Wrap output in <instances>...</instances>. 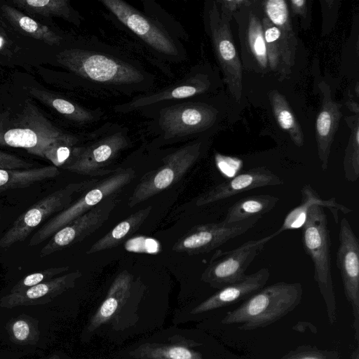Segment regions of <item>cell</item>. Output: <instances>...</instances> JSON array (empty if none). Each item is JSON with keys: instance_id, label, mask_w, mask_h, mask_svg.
I'll use <instances>...</instances> for the list:
<instances>
[{"instance_id": "36", "label": "cell", "mask_w": 359, "mask_h": 359, "mask_svg": "<svg viewBox=\"0 0 359 359\" xmlns=\"http://www.w3.org/2000/svg\"><path fill=\"white\" fill-rule=\"evenodd\" d=\"M69 266H63L57 267H51L41 271L31 273L25 277L18 285L17 288L30 287L37 284L44 283L47 279H51L53 277L67 271Z\"/></svg>"}, {"instance_id": "6", "label": "cell", "mask_w": 359, "mask_h": 359, "mask_svg": "<svg viewBox=\"0 0 359 359\" xmlns=\"http://www.w3.org/2000/svg\"><path fill=\"white\" fill-rule=\"evenodd\" d=\"M68 135L55 127L30 103H26L19 112H5L0 116V146L25 149L42 158L50 144Z\"/></svg>"}, {"instance_id": "23", "label": "cell", "mask_w": 359, "mask_h": 359, "mask_svg": "<svg viewBox=\"0 0 359 359\" xmlns=\"http://www.w3.org/2000/svg\"><path fill=\"white\" fill-rule=\"evenodd\" d=\"M195 341L177 344L144 343L129 351L135 359H203L201 354L190 347L199 346Z\"/></svg>"}, {"instance_id": "14", "label": "cell", "mask_w": 359, "mask_h": 359, "mask_svg": "<svg viewBox=\"0 0 359 359\" xmlns=\"http://www.w3.org/2000/svg\"><path fill=\"white\" fill-rule=\"evenodd\" d=\"M337 266L342 280L345 297L352 309L353 328L359 341V240L346 217L339 224Z\"/></svg>"}, {"instance_id": "41", "label": "cell", "mask_w": 359, "mask_h": 359, "mask_svg": "<svg viewBox=\"0 0 359 359\" xmlns=\"http://www.w3.org/2000/svg\"><path fill=\"white\" fill-rule=\"evenodd\" d=\"M290 6L292 12L299 15L302 20H304L308 16V6L306 0H290Z\"/></svg>"}, {"instance_id": "17", "label": "cell", "mask_w": 359, "mask_h": 359, "mask_svg": "<svg viewBox=\"0 0 359 359\" xmlns=\"http://www.w3.org/2000/svg\"><path fill=\"white\" fill-rule=\"evenodd\" d=\"M283 183L280 177L266 168H254L224 181L203 193L196 199V205L203 206L250 190Z\"/></svg>"}, {"instance_id": "21", "label": "cell", "mask_w": 359, "mask_h": 359, "mask_svg": "<svg viewBox=\"0 0 359 359\" xmlns=\"http://www.w3.org/2000/svg\"><path fill=\"white\" fill-rule=\"evenodd\" d=\"M262 24L269 69L281 74H290L294 63L296 49L284 39L280 29L266 16L262 18Z\"/></svg>"}, {"instance_id": "5", "label": "cell", "mask_w": 359, "mask_h": 359, "mask_svg": "<svg viewBox=\"0 0 359 359\" xmlns=\"http://www.w3.org/2000/svg\"><path fill=\"white\" fill-rule=\"evenodd\" d=\"M325 208H310L302 230L305 252L313 264V277L322 295L330 325L337 320V304L332 275L331 238Z\"/></svg>"}, {"instance_id": "19", "label": "cell", "mask_w": 359, "mask_h": 359, "mask_svg": "<svg viewBox=\"0 0 359 359\" xmlns=\"http://www.w3.org/2000/svg\"><path fill=\"white\" fill-rule=\"evenodd\" d=\"M319 86L322 93V105L316 121V139L320 166L323 170H326L341 112V105L332 97L329 85L322 81Z\"/></svg>"}, {"instance_id": "28", "label": "cell", "mask_w": 359, "mask_h": 359, "mask_svg": "<svg viewBox=\"0 0 359 359\" xmlns=\"http://www.w3.org/2000/svg\"><path fill=\"white\" fill-rule=\"evenodd\" d=\"M1 10L12 25L29 36L50 46H59L62 43V37L48 27L36 22L13 7L3 5Z\"/></svg>"}, {"instance_id": "39", "label": "cell", "mask_w": 359, "mask_h": 359, "mask_svg": "<svg viewBox=\"0 0 359 359\" xmlns=\"http://www.w3.org/2000/svg\"><path fill=\"white\" fill-rule=\"evenodd\" d=\"M216 3L220 13L230 21L236 11L243 6H248L252 2L246 0H221Z\"/></svg>"}, {"instance_id": "7", "label": "cell", "mask_w": 359, "mask_h": 359, "mask_svg": "<svg viewBox=\"0 0 359 359\" xmlns=\"http://www.w3.org/2000/svg\"><path fill=\"white\" fill-rule=\"evenodd\" d=\"M93 134L95 140L87 145L76 147L63 169L92 177L105 176L115 170L107 167L131 145L128 128L107 123Z\"/></svg>"}, {"instance_id": "3", "label": "cell", "mask_w": 359, "mask_h": 359, "mask_svg": "<svg viewBox=\"0 0 359 359\" xmlns=\"http://www.w3.org/2000/svg\"><path fill=\"white\" fill-rule=\"evenodd\" d=\"M100 3L125 27L136 35L154 55L170 62H182L187 54L182 41L164 25L149 0L141 11L123 0H100Z\"/></svg>"}, {"instance_id": "9", "label": "cell", "mask_w": 359, "mask_h": 359, "mask_svg": "<svg viewBox=\"0 0 359 359\" xmlns=\"http://www.w3.org/2000/svg\"><path fill=\"white\" fill-rule=\"evenodd\" d=\"M204 146V138L198 137L164 156L161 166L142 176L129 197V207H134L178 182L199 159Z\"/></svg>"}, {"instance_id": "29", "label": "cell", "mask_w": 359, "mask_h": 359, "mask_svg": "<svg viewBox=\"0 0 359 359\" xmlns=\"http://www.w3.org/2000/svg\"><path fill=\"white\" fill-rule=\"evenodd\" d=\"M13 4L31 14L60 16L79 25L81 17L67 0H15Z\"/></svg>"}, {"instance_id": "2", "label": "cell", "mask_w": 359, "mask_h": 359, "mask_svg": "<svg viewBox=\"0 0 359 359\" xmlns=\"http://www.w3.org/2000/svg\"><path fill=\"white\" fill-rule=\"evenodd\" d=\"M194 98L163 105L144 115L149 119L144 130L151 138L149 146L156 147L185 141L215 124L218 109Z\"/></svg>"}, {"instance_id": "38", "label": "cell", "mask_w": 359, "mask_h": 359, "mask_svg": "<svg viewBox=\"0 0 359 359\" xmlns=\"http://www.w3.org/2000/svg\"><path fill=\"white\" fill-rule=\"evenodd\" d=\"M34 165L15 155L0 151V169L25 170L32 168Z\"/></svg>"}, {"instance_id": "1", "label": "cell", "mask_w": 359, "mask_h": 359, "mask_svg": "<svg viewBox=\"0 0 359 359\" xmlns=\"http://www.w3.org/2000/svg\"><path fill=\"white\" fill-rule=\"evenodd\" d=\"M56 61L95 93L138 95L153 90L156 85L154 74L140 61L93 36L62 49Z\"/></svg>"}, {"instance_id": "35", "label": "cell", "mask_w": 359, "mask_h": 359, "mask_svg": "<svg viewBox=\"0 0 359 359\" xmlns=\"http://www.w3.org/2000/svg\"><path fill=\"white\" fill-rule=\"evenodd\" d=\"M280 359H340V354L336 351L323 350L311 345H302L289 351Z\"/></svg>"}, {"instance_id": "16", "label": "cell", "mask_w": 359, "mask_h": 359, "mask_svg": "<svg viewBox=\"0 0 359 359\" xmlns=\"http://www.w3.org/2000/svg\"><path fill=\"white\" fill-rule=\"evenodd\" d=\"M117 202L116 194L111 195L59 229L41 248L39 256H48L84 240L106 222Z\"/></svg>"}, {"instance_id": "31", "label": "cell", "mask_w": 359, "mask_h": 359, "mask_svg": "<svg viewBox=\"0 0 359 359\" xmlns=\"http://www.w3.org/2000/svg\"><path fill=\"white\" fill-rule=\"evenodd\" d=\"M245 41L248 51L258 67L262 71L267 70L269 60L262 21L252 11L248 18Z\"/></svg>"}, {"instance_id": "26", "label": "cell", "mask_w": 359, "mask_h": 359, "mask_svg": "<svg viewBox=\"0 0 359 359\" xmlns=\"http://www.w3.org/2000/svg\"><path fill=\"white\" fill-rule=\"evenodd\" d=\"M278 201V197L269 194L242 198L228 209L224 222L233 223L255 217H262L271 211Z\"/></svg>"}, {"instance_id": "4", "label": "cell", "mask_w": 359, "mask_h": 359, "mask_svg": "<svg viewBox=\"0 0 359 359\" xmlns=\"http://www.w3.org/2000/svg\"><path fill=\"white\" fill-rule=\"evenodd\" d=\"M300 283L278 282L264 287L222 320L224 325L241 323L238 330H254L267 327L293 311L300 303Z\"/></svg>"}, {"instance_id": "15", "label": "cell", "mask_w": 359, "mask_h": 359, "mask_svg": "<svg viewBox=\"0 0 359 359\" xmlns=\"http://www.w3.org/2000/svg\"><path fill=\"white\" fill-rule=\"evenodd\" d=\"M260 218L255 217L238 222L222 221L196 226L175 243L172 250L189 255L210 252L247 232Z\"/></svg>"}, {"instance_id": "12", "label": "cell", "mask_w": 359, "mask_h": 359, "mask_svg": "<svg viewBox=\"0 0 359 359\" xmlns=\"http://www.w3.org/2000/svg\"><path fill=\"white\" fill-rule=\"evenodd\" d=\"M71 183L43 198L21 214L0 238V248H6L24 241L47 218L69 207L76 194L95 182Z\"/></svg>"}, {"instance_id": "33", "label": "cell", "mask_w": 359, "mask_h": 359, "mask_svg": "<svg viewBox=\"0 0 359 359\" xmlns=\"http://www.w3.org/2000/svg\"><path fill=\"white\" fill-rule=\"evenodd\" d=\"M348 123L351 132L345 150L343 166L346 180L351 182H355L359 177V123L358 116H356L355 120L352 119Z\"/></svg>"}, {"instance_id": "10", "label": "cell", "mask_w": 359, "mask_h": 359, "mask_svg": "<svg viewBox=\"0 0 359 359\" xmlns=\"http://www.w3.org/2000/svg\"><path fill=\"white\" fill-rule=\"evenodd\" d=\"M135 177L130 168H117L107 177L98 180L69 207L46 222L32 236L29 245H37L50 238L59 229L87 212L106 198L116 194Z\"/></svg>"}, {"instance_id": "13", "label": "cell", "mask_w": 359, "mask_h": 359, "mask_svg": "<svg viewBox=\"0 0 359 359\" xmlns=\"http://www.w3.org/2000/svg\"><path fill=\"white\" fill-rule=\"evenodd\" d=\"M269 236L245 242L239 247L218 251L201 275V280L210 287L221 289L242 280L256 256L270 241Z\"/></svg>"}, {"instance_id": "34", "label": "cell", "mask_w": 359, "mask_h": 359, "mask_svg": "<svg viewBox=\"0 0 359 359\" xmlns=\"http://www.w3.org/2000/svg\"><path fill=\"white\" fill-rule=\"evenodd\" d=\"M79 140L69 134L66 137L50 144L44 151L43 158L56 167L63 168L71 159Z\"/></svg>"}, {"instance_id": "40", "label": "cell", "mask_w": 359, "mask_h": 359, "mask_svg": "<svg viewBox=\"0 0 359 359\" xmlns=\"http://www.w3.org/2000/svg\"><path fill=\"white\" fill-rule=\"evenodd\" d=\"M13 332L15 338L20 341L25 340L29 334L28 324L24 320L16 321L13 326Z\"/></svg>"}, {"instance_id": "25", "label": "cell", "mask_w": 359, "mask_h": 359, "mask_svg": "<svg viewBox=\"0 0 359 359\" xmlns=\"http://www.w3.org/2000/svg\"><path fill=\"white\" fill-rule=\"evenodd\" d=\"M151 210V206H149L130 215L93 244L86 253L90 255L118 246L140 229Z\"/></svg>"}, {"instance_id": "20", "label": "cell", "mask_w": 359, "mask_h": 359, "mask_svg": "<svg viewBox=\"0 0 359 359\" xmlns=\"http://www.w3.org/2000/svg\"><path fill=\"white\" fill-rule=\"evenodd\" d=\"M301 196L300 204L285 215L280 227L275 233L269 235L271 240L285 231L302 228L306 222L309 210L313 205H319L329 210L336 223L339 221V211L344 214L352 212L350 208L337 202L335 198H322L310 184H304L302 187Z\"/></svg>"}, {"instance_id": "27", "label": "cell", "mask_w": 359, "mask_h": 359, "mask_svg": "<svg viewBox=\"0 0 359 359\" xmlns=\"http://www.w3.org/2000/svg\"><path fill=\"white\" fill-rule=\"evenodd\" d=\"M59 174L58 168L54 165L25 170L0 169V192L26 188L37 182L54 178Z\"/></svg>"}, {"instance_id": "44", "label": "cell", "mask_w": 359, "mask_h": 359, "mask_svg": "<svg viewBox=\"0 0 359 359\" xmlns=\"http://www.w3.org/2000/svg\"><path fill=\"white\" fill-rule=\"evenodd\" d=\"M5 45V41L4 38L0 35V50H1Z\"/></svg>"}, {"instance_id": "43", "label": "cell", "mask_w": 359, "mask_h": 359, "mask_svg": "<svg viewBox=\"0 0 359 359\" xmlns=\"http://www.w3.org/2000/svg\"><path fill=\"white\" fill-rule=\"evenodd\" d=\"M349 359H359V348L356 347L352 352Z\"/></svg>"}, {"instance_id": "37", "label": "cell", "mask_w": 359, "mask_h": 359, "mask_svg": "<svg viewBox=\"0 0 359 359\" xmlns=\"http://www.w3.org/2000/svg\"><path fill=\"white\" fill-rule=\"evenodd\" d=\"M125 248L131 252L157 253L160 250V244L151 238L137 237L127 241Z\"/></svg>"}, {"instance_id": "32", "label": "cell", "mask_w": 359, "mask_h": 359, "mask_svg": "<svg viewBox=\"0 0 359 359\" xmlns=\"http://www.w3.org/2000/svg\"><path fill=\"white\" fill-rule=\"evenodd\" d=\"M266 17L277 27L284 39L295 49L297 40L291 22L288 5L285 0H268L264 3Z\"/></svg>"}, {"instance_id": "30", "label": "cell", "mask_w": 359, "mask_h": 359, "mask_svg": "<svg viewBox=\"0 0 359 359\" xmlns=\"http://www.w3.org/2000/svg\"><path fill=\"white\" fill-rule=\"evenodd\" d=\"M269 97L273 114L279 126L288 133L297 146H303V131L285 97L277 90L271 91Z\"/></svg>"}, {"instance_id": "22", "label": "cell", "mask_w": 359, "mask_h": 359, "mask_svg": "<svg viewBox=\"0 0 359 359\" xmlns=\"http://www.w3.org/2000/svg\"><path fill=\"white\" fill-rule=\"evenodd\" d=\"M132 276L123 271L111 283L107 294L90 320L88 331L93 332L108 322L128 299L132 286Z\"/></svg>"}, {"instance_id": "8", "label": "cell", "mask_w": 359, "mask_h": 359, "mask_svg": "<svg viewBox=\"0 0 359 359\" xmlns=\"http://www.w3.org/2000/svg\"><path fill=\"white\" fill-rule=\"evenodd\" d=\"M203 20L224 81L233 99L240 102L243 95L242 65L234 45L230 21L219 12L216 1H206Z\"/></svg>"}, {"instance_id": "42", "label": "cell", "mask_w": 359, "mask_h": 359, "mask_svg": "<svg viewBox=\"0 0 359 359\" xmlns=\"http://www.w3.org/2000/svg\"><path fill=\"white\" fill-rule=\"evenodd\" d=\"M346 104L351 111L355 113L357 116L358 115L359 108L356 102L354 101H348Z\"/></svg>"}, {"instance_id": "18", "label": "cell", "mask_w": 359, "mask_h": 359, "mask_svg": "<svg viewBox=\"0 0 359 359\" xmlns=\"http://www.w3.org/2000/svg\"><path fill=\"white\" fill-rule=\"evenodd\" d=\"M269 277L270 271L265 267L245 275L240 281L219 289L193 309L191 313L200 314L246 299L263 288Z\"/></svg>"}, {"instance_id": "45", "label": "cell", "mask_w": 359, "mask_h": 359, "mask_svg": "<svg viewBox=\"0 0 359 359\" xmlns=\"http://www.w3.org/2000/svg\"><path fill=\"white\" fill-rule=\"evenodd\" d=\"M0 218H1V215H0Z\"/></svg>"}, {"instance_id": "11", "label": "cell", "mask_w": 359, "mask_h": 359, "mask_svg": "<svg viewBox=\"0 0 359 359\" xmlns=\"http://www.w3.org/2000/svg\"><path fill=\"white\" fill-rule=\"evenodd\" d=\"M211 86L210 75L193 67L183 78L170 86L136 95L128 102L114 106L113 109L119 114L138 111L144 116L163 105L202 95L210 90Z\"/></svg>"}, {"instance_id": "24", "label": "cell", "mask_w": 359, "mask_h": 359, "mask_svg": "<svg viewBox=\"0 0 359 359\" xmlns=\"http://www.w3.org/2000/svg\"><path fill=\"white\" fill-rule=\"evenodd\" d=\"M29 91L33 96L65 118L80 124L92 123L97 121L103 114L99 109H87L74 102L57 97L43 90L32 88Z\"/></svg>"}]
</instances>
